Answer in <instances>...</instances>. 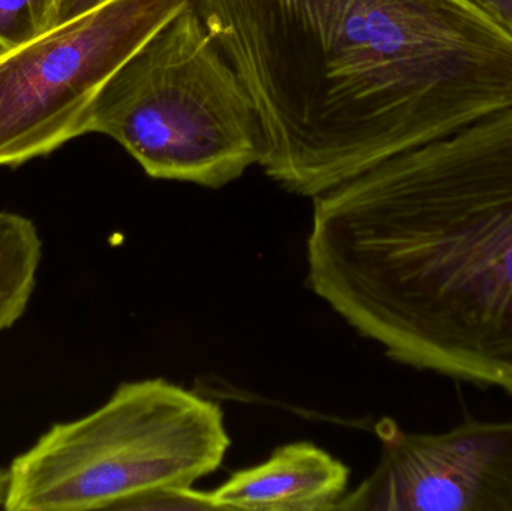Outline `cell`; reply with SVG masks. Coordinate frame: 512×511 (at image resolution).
I'll use <instances>...</instances> for the list:
<instances>
[{"label": "cell", "instance_id": "6da1fadb", "mask_svg": "<svg viewBox=\"0 0 512 511\" xmlns=\"http://www.w3.org/2000/svg\"><path fill=\"white\" fill-rule=\"evenodd\" d=\"M265 174L315 198L512 108V36L471 0H198Z\"/></svg>", "mask_w": 512, "mask_h": 511}, {"label": "cell", "instance_id": "7a4b0ae2", "mask_svg": "<svg viewBox=\"0 0 512 511\" xmlns=\"http://www.w3.org/2000/svg\"><path fill=\"white\" fill-rule=\"evenodd\" d=\"M306 260L394 362L512 396V108L313 198Z\"/></svg>", "mask_w": 512, "mask_h": 511}, {"label": "cell", "instance_id": "3957f363", "mask_svg": "<svg viewBox=\"0 0 512 511\" xmlns=\"http://www.w3.org/2000/svg\"><path fill=\"white\" fill-rule=\"evenodd\" d=\"M230 446L218 402L165 378L126 381L12 461L3 509L123 510L144 495L194 488Z\"/></svg>", "mask_w": 512, "mask_h": 511}, {"label": "cell", "instance_id": "277c9868", "mask_svg": "<svg viewBox=\"0 0 512 511\" xmlns=\"http://www.w3.org/2000/svg\"><path fill=\"white\" fill-rule=\"evenodd\" d=\"M86 134L116 140L152 179L204 188H224L261 158L254 102L195 5L110 78Z\"/></svg>", "mask_w": 512, "mask_h": 511}, {"label": "cell", "instance_id": "5b68a950", "mask_svg": "<svg viewBox=\"0 0 512 511\" xmlns=\"http://www.w3.org/2000/svg\"><path fill=\"white\" fill-rule=\"evenodd\" d=\"M198 0H105L38 38L0 50V167H20L86 135L110 78Z\"/></svg>", "mask_w": 512, "mask_h": 511}, {"label": "cell", "instance_id": "8992f818", "mask_svg": "<svg viewBox=\"0 0 512 511\" xmlns=\"http://www.w3.org/2000/svg\"><path fill=\"white\" fill-rule=\"evenodd\" d=\"M381 458L342 511H512V420L465 417L439 434L375 426Z\"/></svg>", "mask_w": 512, "mask_h": 511}, {"label": "cell", "instance_id": "52a82bcc", "mask_svg": "<svg viewBox=\"0 0 512 511\" xmlns=\"http://www.w3.org/2000/svg\"><path fill=\"white\" fill-rule=\"evenodd\" d=\"M349 468L309 441L286 444L267 461L231 474L209 492L216 510H336L348 492Z\"/></svg>", "mask_w": 512, "mask_h": 511}, {"label": "cell", "instance_id": "ba28073f", "mask_svg": "<svg viewBox=\"0 0 512 511\" xmlns=\"http://www.w3.org/2000/svg\"><path fill=\"white\" fill-rule=\"evenodd\" d=\"M41 258L42 240L35 222L0 210V333L26 312Z\"/></svg>", "mask_w": 512, "mask_h": 511}, {"label": "cell", "instance_id": "9c48e42d", "mask_svg": "<svg viewBox=\"0 0 512 511\" xmlns=\"http://www.w3.org/2000/svg\"><path fill=\"white\" fill-rule=\"evenodd\" d=\"M56 0H0V50H12L50 29Z\"/></svg>", "mask_w": 512, "mask_h": 511}, {"label": "cell", "instance_id": "30bf717a", "mask_svg": "<svg viewBox=\"0 0 512 511\" xmlns=\"http://www.w3.org/2000/svg\"><path fill=\"white\" fill-rule=\"evenodd\" d=\"M123 510H216V507L209 492L189 488L144 495L126 504Z\"/></svg>", "mask_w": 512, "mask_h": 511}, {"label": "cell", "instance_id": "8fae6325", "mask_svg": "<svg viewBox=\"0 0 512 511\" xmlns=\"http://www.w3.org/2000/svg\"><path fill=\"white\" fill-rule=\"evenodd\" d=\"M102 2H105V0H56L50 29L77 17V15L84 14L92 8H96Z\"/></svg>", "mask_w": 512, "mask_h": 511}, {"label": "cell", "instance_id": "7c38bea8", "mask_svg": "<svg viewBox=\"0 0 512 511\" xmlns=\"http://www.w3.org/2000/svg\"><path fill=\"white\" fill-rule=\"evenodd\" d=\"M471 2L512 36V0H471Z\"/></svg>", "mask_w": 512, "mask_h": 511}, {"label": "cell", "instance_id": "4fadbf2b", "mask_svg": "<svg viewBox=\"0 0 512 511\" xmlns=\"http://www.w3.org/2000/svg\"><path fill=\"white\" fill-rule=\"evenodd\" d=\"M6 491H8V473L0 468V507L5 504Z\"/></svg>", "mask_w": 512, "mask_h": 511}]
</instances>
